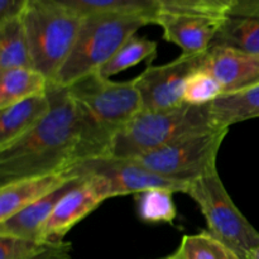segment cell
Returning a JSON list of instances; mask_svg holds the SVG:
<instances>
[{"label":"cell","instance_id":"6da1fadb","mask_svg":"<svg viewBox=\"0 0 259 259\" xmlns=\"http://www.w3.org/2000/svg\"><path fill=\"white\" fill-rule=\"evenodd\" d=\"M48 115L25 136L0 149V186L15 180L65 172L77 163L80 121L67 88L50 85Z\"/></svg>","mask_w":259,"mask_h":259},{"label":"cell","instance_id":"7a4b0ae2","mask_svg":"<svg viewBox=\"0 0 259 259\" xmlns=\"http://www.w3.org/2000/svg\"><path fill=\"white\" fill-rule=\"evenodd\" d=\"M67 90L75 100L80 121L76 164L110 157L116 136L142 111L136 78L111 81L94 72L68 86Z\"/></svg>","mask_w":259,"mask_h":259},{"label":"cell","instance_id":"3957f363","mask_svg":"<svg viewBox=\"0 0 259 259\" xmlns=\"http://www.w3.org/2000/svg\"><path fill=\"white\" fill-rule=\"evenodd\" d=\"M149 24L154 22L143 15L111 13L85 17L70 56L50 85L68 88L99 72L137 30Z\"/></svg>","mask_w":259,"mask_h":259},{"label":"cell","instance_id":"277c9868","mask_svg":"<svg viewBox=\"0 0 259 259\" xmlns=\"http://www.w3.org/2000/svg\"><path fill=\"white\" fill-rule=\"evenodd\" d=\"M210 105L182 104L167 110H142L116 136L110 157L133 159L184 137L218 129Z\"/></svg>","mask_w":259,"mask_h":259},{"label":"cell","instance_id":"5b68a950","mask_svg":"<svg viewBox=\"0 0 259 259\" xmlns=\"http://www.w3.org/2000/svg\"><path fill=\"white\" fill-rule=\"evenodd\" d=\"M82 15L55 0H29L22 14L33 68L50 82L70 56Z\"/></svg>","mask_w":259,"mask_h":259},{"label":"cell","instance_id":"8992f818","mask_svg":"<svg viewBox=\"0 0 259 259\" xmlns=\"http://www.w3.org/2000/svg\"><path fill=\"white\" fill-rule=\"evenodd\" d=\"M187 195L199 205L207 230L238 258L248 259L259 247V232L234 204L217 168L194 180Z\"/></svg>","mask_w":259,"mask_h":259},{"label":"cell","instance_id":"52a82bcc","mask_svg":"<svg viewBox=\"0 0 259 259\" xmlns=\"http://www.w3.org/2000/svg\"><path fill=\"white\" fill-rule=\"evenodd\" d=\"M229 128L192 134L133 158L159 176L192 182L217 168V156Z\"/></svg>","mask_w":259,"mask_h":259},{"label":"cell","instance_id":"ba28073f","mask_svg":"<svg viewBox=\"0 0 259 259\" xmlns=\"http://www.w3.org/2000/svg\"><path fill=\"white\" fill-rule=\"evenodd\" d=\"M70 169L77 176L98 175L103 177L108 182L111 197L137 195L152 189H168L174 192L187 194L191 185V182L159 176L129 158L101 157L75 164Z\"/></svg>","mask_w":259,"mask_h":259},{"label":"cell","instance_id":"9c48e42d","mask_svg":"<svg viewBox=\"0 0 259 259\" xmlns=\"http://www.w3.org/2000/svg\"><path fill=\"white\" fill-rule=\"evenodd\" d=\"M204 55L181 53L176 60L164 65H149L136 77L142 110H167L185 104L186 81L194 71L201 68Z\"/></svg>","mask_w":259,"mask_h":259},{"label":"cell","instance_id":"30bf717a","mask_svg":"<svg viewBox=\"0 0 259 259\" xmlns=\"http://www.w3.org/2000/svg\"><path fill=\"white\" fill-rule=\"evenodd\" d=\"M109 185L98 175H85L76 182L56 205L43 229V239L60 242L63 237L110 199Z\"/></svg>","mask_w":259,"mask_h":259},{"label":"cell","instance_id":"8fae6325","mask_svg":"<svg viewBox=\"0 0 259 259\" xmlns=\"http://www.w3.org/2000/svg\"><path fill=\"white\" fill-rule=\"evenodd\" d=\"M201 68L214 76L223 94L240 93L259 85L258 53L212 45L204 55Z\"/></svg>","mask_w":259,"mask_h":259},{"label":"cell","instance_id":"7c38bea8","mask_svg":"<svg viewBox=\"0 0 259 259\" xmlns=\"http://www.w3.org/2000/svg\"><path fill=\"white\" fill-rule=\"evenodd\" d=\"M224 17L161 12L154 24L163 29V39L175 43L184 55H204L211 47Z\"/></svg>","mask_w":259,"mask_h":259},{"label":"cell","instance_id":"4fadbf2b","mask_svg":"<svg viewBox=\"0 0 259 259\" xmlns=\"http://www.w3.org/2000/svg\"><path fill=\"white\" fill-rule=\"evenodd\" d=\"M77 175L71 169L56 174L40 175V176L25 177L15 180L0 186V222H4L8 218L13 217L25 209L29 205L34 204L38 200L43 199L62 187L67 182L77 179Z\"/></svg>","mask_w":259,"mask_h":259},{"label":"cell","instance_id":"5bb4252c","mask_svg":"<svg viewBox=\"0 0 259 259\" xmlns=\"http://www.w3.org/2000/svg\"><path fill=\"white\" fill-rule=\"evenodd\" d=\"M212 45L259 55V0H233Z\"/></svg>","mask_w":259,"mask_h":259},{"label":"cell","instance_id":"9a60e30c","mask_svg":"<svg viewBox=\"0 0 259 259\" xmlns=\"http://www.w3.org/2000/svg\"><path fill=\"white\" fill-rule=\"evenodd\" d=\"M80 179L81 177H77V179L67 182L56 191L51 192L43 199L35 201L34 204L20 210L19 212L8 218L4 222H0V235L45 240L43 239V229H45V225L50 219L51 214L55 210L56 205L76 182L80 181Z\"/></svg>","mask_w":259,"mask_h":259},{"label":"cell","instance_id":"2e32d148","mask_svg":"<svg viewBox=\"0 0 259 259\" xmlns=\"http://www.w3.org/2000/svg\"><path fill=\"white\" fill-rule=\"evenodd\" d=\"M51 108L48 94H42L0 109V149L34 129L48 115Z\"/></svg>","mask_w":259,"mask_h":259},{"label":"cell","instance_id":"e0dca14e","mask_svg":"<svg viewBox=\"0 0 259 259\" xmlns=\"http://www.w3.org/2000/svg\"><path fill=\"white\" fill-rule=\"evenodd\" d=\"M215 128H230L233 124L259 118V85L235 94H223L210 105Z\"/></svg>","mask_w":259,"mask_h":259},{"label":"cell","instance_id":"ac0fdd59","mask_svg":"<svg viewBox=\"0 0 259 259\" xmlns=\"http://www.w3.org/2000/svg\"><path fill=\"white\" fill-rule=\"evenodd\" d=\"M50 81L34 68L0 71V109L32 96L47 94Z\"/></svg>","mask_w":259,"mask_h":259},{"label":"cell","instance_id":"d6986e66","mask_svg":"<svg viewBox=\"0 0 259 259\" xmlns=\"http://www.w3.org/2000/svg\"><path fill=\"white\" fill-rule=\"evenodd\" d=\"M68 242L34 240L0 235V259H71Z\"/></svg>","mask_w":259,"mask_h":259},{"label":"cell","instance_id":"ffe728a7","mask_svg":"<svg viewBox=\"0 0 259 259\" xmlns=\"http://www.w3.org/2000/svg\"><path fill=\"white\" fill-rule=\"evenodd\" d=\"M33 68L22 17L0 22V71Z\"/></svg>","mask_w":259,"mask_h":259},{"label":"cell","instance_id":"44dd1931","mask_svg":"<svg viewBox=\"0 0 259 259\" xmlns=\"http://www.w3.org/2000/svg\"><path fill=\"white\" fill-rule=\"evenodd\" d=\"M82 17L94 14H134L148 17L156 23L161 7L156 0H55Z\"/></svg>","mask_w":259,"mask_h":259},{"label":"cell","instance_id":"7402d4cb","mask_svg":"<svg viewBox=\"0 0 259 259\" xmlns=\"http://www.w3.org/2000/svg\"><path fill=\"white\" fill-rule=\"evenodd\" d=\"M172 190L152 189L136 196L137 215L147 224H171L177 217Z\"/></svg>","mask_w":259,"mask_h":259},{"label":"cell","instance_id":"603a6c76","mask_svg":"<svg viewBox=\"0 0 259 259\" xmlns=\"http://www.w3.org/2000/svg\"><path fill=\"white\" fill-rule=\"evenodd\" d=\"M156 56L157 42L147 39L144 37L141 38L133 35L119 48V51L111 57V60L99 70V73L103 77L110 78L116 73H120L138 65L142 61H152L153 58H156Z\"/></svg>","mask_w":259,"mask_h":259},{"label":"cell","instance_id":"cb8c5ba5","mask_svg":"<svg viewBox=\"0 0 259 259\" xmlns=\"http://www.w3.org/2000/svg\"><path fill=\"white\" fill-rule=\"evenodd\" d=\"M175 259H239L209 230L194 235H185Z\"/></svg>","mask_w":259,"mask_h":259},{"label":"cell","instance_id":"d4e9b609","mask_svg":"<svg viewBox=\"0 0 259 259\" xmlns=\"http://www.w3.org/2000/svg\"><path fill=\"white\" fill-rule=\"evenodd\" d=\"M223 95L222 86L214 76L199 68L189 76L184 90V103L189 105H209Z\"/></svg>","mask_w":259,"mask_h":259},{"label":"cell","instance_id":"484cf974","mask_svg":"<svg viewBox=\"0 0 259 259\" xmlns=\"http://www.w3.org/2000/svg\"><path fill=\"white\" fill-rule=\"evenodd\" d=\"M161 12L224 17L229 9L228 0H156Z\"/></svg>","mask_w":259,"mask_h":259},{"label":"cell","instance_id":"4316f807","mask_svg":"<svg viewBox=\"0 0 259 259\" xmlns=\"http://www.w3.org/2000/svg\"><path fill=\"white\" fill-rule=\"evenodd\" d=\"M29 0H0V22L22 17Z\"/></svg>","mask_w":259,"mask_h":259},{"label":"cell","instance_id":"83f0119b","mask_svg":"<svg viewBox=\"0 0 259 259\" xmlns=\"http://www.w3.org/2000/svg\"><path fill=\"white\" fill-rule=\"evenodd\" d=\"M248 259H259V247L255 248V249L250 253L249 258Z\"/></svg>","mask_w":259,"mask_h":259},{"label":"cell","instance_id":"f1b7e54d","mask_svg":"<svg viewBox=\"0 0 259 259\" xmlns=\"http://www.w3.org/2000/svg\"><path fill=\"white\" fill-rule=\"evenodd\" d=\"M159 259H175L174 255H168V257H164V258H159Z\"/></svg>","mask_w":259,"mask_h":259},{"label":"cell","instance_id":"f546056e","mask_svg":"<svg viewBox=\"0 0 259 259\" xmlns=\"http://www.w3.org/2000/svg\"><path fill=\"white\" fill-rule=\"evenodd\" d=\"M228 2H229V3H230V4H232V2H233V0H228Z\"/></svg>","mask_w":259,"mask_h":259}]
</instances>
